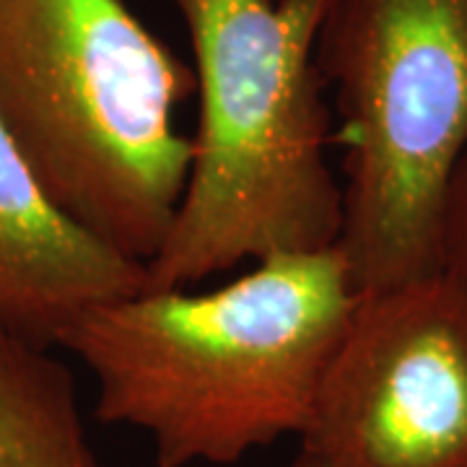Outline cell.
<instances>
[{"label":"cell","instance_id":"2","mask_svg":"<svg viewBox=\"0 0 467 467\" xmlns=\"http://www.w3.org/2000/svg\"><path fill=\"white\" fill-rule=\"evenodd\" d=\"M169 3L190 34L201 119L180 208L146 263L149 288L335 247L343 190L317 67L325 0Z\"/></svg>","mask_w":467,"mask_h":467},{"label":"cell","instance_id":"7","mask_svg":"<svg viewBox=\"0 0 467 467\" xmlns=\"http://www.w3.org/2000/svg\"><path fill=\"white\" fill-rule=\"evenodd\" d=\"M0 467H101L76 382L45 346L0 325Z\"/></svg>","mask_w":467,"mask_h":467},{"label":"cell","instance_id":"5","mask_svg":"<svg viewBox=\"0 0 467 467\" xmlns=\"http://www.w3.org/2000/svg\"><path fill=\"white\" fill-rule=\"evenodd\" d=\"M301 454L319 467H467V291L447 273L361 294Z\"/></svg>","mask_w":467,"mask_h":467},{"label":"cell","instance_id":"9","mask_svg":"<svg viewBox=\"0 0 467 467\" xmlns=\"http://www.w3.org/2000/svg\"><path fill=\"white\" fill-rule=\"evenodd\" d=\"M294 467H319L315 460H309L306 454H301L299 451V457H296V462H294Z\"/></svg>","mask_w":467,"mask_h":467},{"label":"cell","instance_id":"1","mask_svg":"<svg viewBox=\"0 0 467 467\" xmlns=\"http://www.w3.org/2000/svg\"><path fill=\"white\" fill-rule=\"evenodd\" d=\"M358 296L337 244L281 252L211 291L101 301L57 346L97 379L99 420L149 436L156 465H234L301 436Z\"/></svg>","mask_w":467,"mask_h":467},{"label":"cell","instance_id":"3","mask_svg":"<svg viewBox=\"0 0 467 467\" xmlns=\"http://www.w3.org/2000/svg\"><path fill=\"white\" fill-rule=\"evenodd\" d=\"M195 73L122 0H0V119L36 182L107 247L149 263L192 143L174 112Z\"/></svg>","mask_w":467,"mask_h":467},{"label":"cell","instance_id":"8","mask_svg":"<svg viewBox=\"0 0 467 467\" xmlns=\"http://www.w3.org/2000/svg\"><path fill=\"white\" fill-rule=\"evenodd\" d=\"M439 267L467 291V150L454 169L444 201Z\"/></svg>","mask_w":467,"mask_h":467},{"label":"cell","instance_id":"4","mask_svg":"<svg viewBox=\"0 0 467 467\" xmlns=\"http://www.w3.org/2000/svg\"><path fill=\"white\" fill-rule=\"evenodd\" d=\"M317 67L346 146L337 247L358 294L439 273L467 150V0H325Z\"/></svg>","mask_w":467,"mask_h":467},{"label":"cell","instance_id":"6","mask_svg":"<svg viewBox=\"0 0 467 467\" xmlns=\"http://www.w3.org/2000/svg\"><path fill=\"white\" fill-rule=\"evenodd\" d=\"M143 288L146 265L70 221L0 119V325L50 348L86 309Z\"/></svg>","mask_w":467,"mask_h":467}]
</instances>
